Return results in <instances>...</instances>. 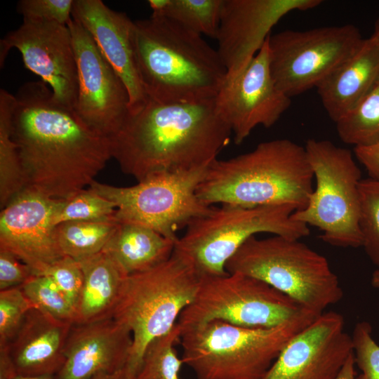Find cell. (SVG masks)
<instances>
[{"instance_id":"cell-1","label":"cell","mask_w":379,"mask_h":379,"mask_svg":"<svg viewBox=\"0 0 379 379\" xmlns=\"http://www.w3.org/2000/svg\"><path fill=\"white\" fill-rule=\"evenodd\" d=\"M15 96L12 134L26 187L58 200L88 188L112 158L109 138L56 102L42 81L25 84Z\"/></svg>"},{"instance_id":"cell-23","label":"cell","mask_w":379,"mask_h":379,"mask_svg":"<svg viewBox=\"0 0 379 379\" xmlns=\"http://www.w3.org/2000/svg\"><path fill=\"white\" fill-rule=\"evenodd\" d=\"M77 261L83 270L84 283L74 324L111 318L127 275L103 251Z\"/></svg>"},{"instance_id":"cell-5","label":"cell","mask_w":379,"mask_h":379,"mask_svg":"<svg viewBox=\"0 0 379 379\" xmlns=\"http://www.w3.org/2000/svg\"><path fill=\"white\" fill-rule=\"evenodd\" d=\"M312 312L272 328L213 320L181 331L182 360L197 379H262L280 352L318 316Z\"/></svg>"},{"instance_id":"cell-20","label":"cell","mask_w":379,"mask_h":379,"mask_svg":"<svg viewBox=\"0 0 379 379\" xmlns=\"http://www.w3.org/2000/svg\"><path fill=\"white\" fill-rule=\"evenodd\" d=\"M131 331L113 318L73 324L65 347V362L55 379H92L128 362Z\"/></svg>"},{"instance_id":"cell-37","label":"cell","mask_w":379,"mask_h":379,"mask_svg":"<svg viewBox=\"0 0 379 379\" xmlns=\"http://www.w3.org/2000/svg\"><path fill=\"white\" fill-rule=\"evenodd\" d=\"M34 275L27 265L12 253L0 248V291L20 286Z\"/></svg>"},{"instance_id":"cell-42","label":"cell","mask_w":379,"mask_h":379,"mask_svg":"<svg viewBox=\"0 0 379 379\" xmlns=\"http://www.w3.org/2000/svg\"><path fill=\"white\" fill-rule=\"evenodd\" d=\"M371 36L379 44V17L375 20L373 32Z\"/></svg>"},{"instance_id":"cell-22","label":"cell","mask_w":379,"mask_h":379,"mask_svg":"<svg viewBox=\"0 0 379 379\" xmlns=\"http://www.w3.org/2000/svg\"><path fill=\"white\" fill-rule=\"evenodd\" d=\"M379 78V44L370 36L316 87L333 122L352 109Z\"/></svg>"},{"instance_id":"cell-41","label":"cell","mask_w":379,"mask_h":379,"mask_svg":"<svg viewBox=\"0 0 379 379\" xmlns=\"http://www.w3.org/2000/svg\"><path fill=\"white\" fill-rule=\"evenodd\" d=\"M12 379H55L54 375H16Z\"/></svg>"},{"instance_id":"cell-2","label":"cell","mask_w":379,"mask_h":379,"mask_svg":"<svg viewBox=\"0 0 379 379\" xmlns=\"http://www.w3.org/2000/svg\"><path fill=\"white\" fill-rule=\"evenodd\" d=\"M215 99L167 104L149 99L109 138L112 158L138 182L209 166L232 135Z\"/></svg>"},{"instance_id":"cell-9","label":"cell","mask_w":379,"mask_h":379,"mask_svg":"<svg viewBox=\"0 0 379 379\" xmlns=\"http://www.w3.org/2000/svg\"><path fill=\"white\" fill-rule=\"evenodd\" d=\"M316 187L302 209L291 217L317 227L321 240L343 248L362 246L359 227L361 172L352 152L327 140L308 139L305 146Z\"/></svg>"},{"instance_id":"cell-30","label":"cell","mask_w":379,"mask_h":379,"mask_svg":"<svg viewBox=\"0 0 379 379\" xmlns=\"http://www.w3.org/2000/svg\"><path fill=\"white\" fill-rule=\"evenodd\" d=\"M115 204L89 188L60 200L53 216L56 226L70 221L105 220L115 218Z\"/></svg>"},{"instance_id":"cell-4","label":"cell","mask_w":379,"mask_h":379,"mask_svg":"<svg viewBox=\"0 0 379 379\" xmlns=\"http://www.w3.org/2000/svg\"><path fill=\"white\" fill-rule=\"evenodd\" d=\"M314 175L305 147L286 138L259 143L252 151L214 160L197 189L208 206L243 207L307 204Z\"/></svg>"},{"instance_id":"cell-12","label":"cell","mask_w":379,"mask_h":379,"mask_svg":"<svg viewBox=\"0 0 379 379\" xmlns=\"http://www.w3.org/2000/svg\"><path fill=\"white\" fill-rule=\"evenodd\" d=\"M364 39L352 24L286 29L268 37L270 65L277 87L292 98L316 88L351 57Z\"/></svg>"},{"instance_id":"cell-21","label":"cell","mask_w":379,"mask_h":379,"mask_svg":"<svg viewBox=\"0 0 379 379\" xmlns=\"http://www.w3.org/2000/svg\"><path fill=\"white\" fill-rule=\"evenodd\" d=\"M72 324L31 309L5 347L16 374L55 375L65 362V347Z\"/></svg>"},{"instance_id":"cell-14","label":"cell","mask_w":379,"mask_h":379,"mask_svg":"<svg viewBox=\"0 0 379 379\" xmlns=\"http://www.w3.org/2000/svg\"><path fill=\"white\" fill-rule=\"evenodd\" d=\"M15 48L25 67L39 76L51 90L54 100L74 110L78 73L71 32L53 21L23 19L0 43V65Z\"/></svg>"},{"instance_id":"cell-17","label":"cell","mask_w":379,"mask_h":379,"mask_svg":"<svg viewBox=\"0 0 379 379\" xmlns=\"http://www.w3.org/2000/svg\"><path fill=\"white\" fill-rule=\"evenodd\" d=\"M352 353L343 315L324 312L290 339L262 379H335Z\"/></svg>"},{"instance_id":"cell-26","label":"cell","mask_w":379,"mask_h":379,"mask_svg":"<svg viewBox=\"0 0 379 379\" xmlns=\"http://www.w3.org/2000/svg\"><path fill=\"white\" fill-rule=\"evenodd\" d=\"M118 225L116 218L65 222L55 226V235L62 255L80 260L102 251Z\"/></svg>"},{"instance_id":"cell-32","label":"cell","mask_w":379,"mask_h":379,"mask_svg":"<svg viewBox=\"0 0 379 379\" xmlns=\"http://www.w3.org/2000/svg\"><path fill=\"white\" fill-rule=\"evenodd\" d=\"M20 288L35 308L57 319L74 323V308L48 276L34 275Z\"/></svg>"},{"instance_id":"cell-25","label":"cell","mask_w":379,"mask_h":379,"mask_svg":"<svg viewBox=\"0 0 379 379\" xmlns=\"http://www.w3.org/2000/svg\"><path fill=\"white\" fill-rule=\"evenodd\" d=\"M15 96L0 90V206L3 208L23 190L25 181L18 151L13 138V117Z\"/></svg>"},{"instance_id":"cell-18","label":"cell","mask_w":379,"mask_h":379,"mask_svg":"<svg viewBox=\"0 0 379 379\" xmlns=\"http://www.w3.org/2000/svg\"><path fill=\"white\" fill-rule=\"evenodd\" d=\"M60 200L25 187L1 208L0 248L44 274L65 256L58 246L53 216Z\"/></svg>"},{"instance_id":"cell-35","label":"cell","mask_w":379,"mask_h":379,"mask_svg":"<svg viewBox=\"0 0 379 379\" xmlns=\"http://www.w3.org/2000/svg\"><path fill=\"white\" fill-rule=\"evenodd\" d=\"M48 276L76 310L84 283V273L79 261L63 256L44 274Z\"/></svg>"},{"instance_id":"cell-34","label":"cell","mask_w":379,"mask_h":379,"mask_svg":"<svg viewBox=\"0 0 379 379\" xmlns=\"http://www.w3.org/2000/svg\"><path fill=\"white\" fill-rule=\"evenodd\" d=\"M351 336L355 365L361 371L355 379H379V345L373 338L371 325L357 323Z\"/></svg>"},{"instance_id":"cell-39","label":"cell","mask_w":379,"mask_h":379,"mask_svg":"<svg viewBox=\"0 0 379 379\" xmlns=\"http://www.w3.org/2000/svg\"><path fill=\"white\" fill-rule=\"evenodd\" d=\"M135 374L127 366L110 373L99 374L92 379H135Z\"/></svg>"},{"instance_id":"cell-40","label":"cell","mask_w":379,"mask_h":379,"mask_svg":"<svg viewBox=\"0 0 379 379\" xmlns=\"http://www.w3.org/2000/svg\"><path fill=\"white\" fill-rule=\"evenodd\" d=\"M355 361L354 353L350 355L335 379H355Z\"/></svg>"},{"instance_id":"cell-28","label":"cell","mask_w":379,"mask_h":379,"mask_svg":"<svg viewBox=\"0 0 379 379\" xmlns=\"http://www.w3.org/2000/svg\"><path fill=\"white\" fill-rule=\"evenodd\" d=\"M335 124L340 139L346 144L357 147L379 142V78L360 102Z\"/></svg>"},{"instance_id":"cell-19","label":"cell","mask_w":379,"mask_h":379,"mask_svg":"<svg viewBox=\"0 0 379 379\" xmlns=\"http://www.w3.org/2000/svg\"><path fill=\"white\" fill-rule=\"evenodd\" d=\"M72 18L89 32L101 53L124 84L129 95V114L147 102L137 65L133 20L107 6L101 0H74Z\"/></svg>"},{"instance_id":"cell-15","label":"cell","mask_w":379,"mask_h":379,"mask_svg":"<svg viewBox=\"0 0 379 379\" xmlns=\"http://www.w3.org/2000/svg\"><path fill=\"white\" fill-rule=\"evenodd\" d=\"M321 0H223L215 39L227 70L225 82L239 77L270 35L272 28L293 11H307Z\"/></svg>"},{"instance_id":"cell-3","label":"cell","mask_w":379,"mask_h":379,"mask_svg":"<svg viewBox=\"0 0 379 379\" xmlns=\"http://www.w3.org/2000/svg\"><path fill=\"white\" fill-rule=\"evenodd\" d=\"M133 42L148 99L159 103L215 98L227 70L201 35L161 15L133 20Z\"/></svg>"},{"instance_id":"cell-29","label":"cell","mask_w":379,"mask_h":379,"mask_svg":"<svg viewBox=\"0 0 379 379\" xmlns=\"http://www.w3.org/2000/svg\"><path fill=\"white\" fill-rule=\"evenodd\" d=\"M181 331L176 324L168 333L152 340L147 347L135 379H182L184 364L175 348Z\"/></svg>"},{"instance_id":"cell-24","label":"cell","mask_w":379,"mask_h":379,"mask_svg":"<svg viewBox=\"0 0 379 379\" xmlns=\"http://www.w3.org/2000/svg\"><path fill=\"white\" fill-rule=\"evenodd\" d=\"M175 243L149 227L119 222L102 251L128 276L149 270L168 260Z\"/></svg>"},{"instance_id":"cell-38","label":"cell","mask_w":379,"mask_h":379,"mask_svg":"<svg viewBox=\"0 0 379 379\" xmlns=\"http://www.w3.org/2000/svg\"><path fill=\"white\" fill-rule=\"evenodd\" d=\"M354 154L365 167L369 177L379 178V142L367 147H354Z\"/></svg>"},{"instance_id":"cell-31","label":"cell","mask_w":379,"mask_h":379,"mask_svg":"<svg viewBox=\"0 0 379 379\" xmlns=\"http://www.w3.org/2000/svg\"><path fill=\"white\" fill-rule=\"evenodd\" d=\"M359 189L362 246L379 269V178L361 179Z\"/></svg>"},{"instance_id":"cell-16","label":"cell","mask_w":379,"mask_h":379,"mask_svg":"<svg viewBox=\"0 0 379 379\" xmlns=\"http://www.w3.org/2000/svg\"><path fill=\"white\" fill-rule=\"evenodd\" d=\"M215 101L237 145L256 126H272L288 109L291 98L277 87L272 76L268 38L242 74L224 84Z\"/></svg>"},{"instance_id":"cell-8","label":"cell","mask_w":379,"mask_h":379,"mask_svg":"<svg viewBox=\"0 0 379 379\" xmlns=\"http://www.w3.org/2000/svg\"><path fill=\"white\" fill-rule=\"evenodd\" d=\"M201 277L174 253L166 262L126 276L112 318L131 332L127 366L136 374L148 345L172 330L194 300Z\"/></svg>"},{"instance_id":"cell-7","label":"cell","mask_w":379,"mask_h":379,"mask_svg":"<svg viewBox=\"0 0 379 379\" xmlns=\"http://www.w3.org/2000/svg\"><path fill=\"white\" fill-rule=\"evenodd\" d=\"M225 270L263 281L318 314L343 296L326 257L300 239L253 236L227 261Z\"/></svg>"},{"instance_id":"cell-43","label":"cell","mask_w":379,"mask_h":379,"mask_svg":"<svg viewBox=\"0 0 379 379\" xmlns=\"http://www.w3.org/2000/svg\"><path fill=\"white\" fill-rule=\"evenodd\" d=\"M371 284L375 288H379V269H376L371 277Z\"/></svg>"},{"instance_id":"cell-13","label":"cell","mask_w":379,"mask_h":379,"mask_svg":"<svg viewBox=\"0 0 379 379\" xmlns=\"http://www.w3.org/2000/svg\"><path fill=\"white\" fill-rule=\"evenodd\" d=\"M67 26L78 73L74 111L90 128L110 138L129 115L128 91L86 28L73 18Z\"/></svg>"},{"instance_id":"cell-11","label":"cell","mask_w":379,"mask_h":379,"mask_svg":"<svg viewBox=\"0 0 379 379\" xmlns=\"http://www.w3.org/2000/svg\"><path fill=\"white\" fill-rule=\"evenodd\" d=\"M308 312L312 311L263 281L228 272L201 277L194 300L177 324L180 330L213 320L246 328H272Z\"/></svg>"},{"instance_id":"cell-27","label":"cell","mask_w":379,"mask_h":379,"mask_svg":"<svg viewBox=\"0 0 379 379\" xmlns=\"http://www.w3.org/2000/svg\"><path fill=\"white\" fill-rule=\"evenodd\" d=\"M223 0H149L152 15H161L215 39Z\"/></svg>"},{"instance_id":"cell-6","label":"cell","mask_w":379,"mask_h":379,"mask_svg":"<svg viewBox=\"0 0 379 379\" xmlns=\"http://www.w3.org/2000/svg\"><path fill=\"white\" fill-rule=\"evenodd\" d=\"M289 204L243 207L212 206L210 211L192 220L175 243L173 253L200 277L225 275L227 261L251 237L261 232L300 239L310 234L307 225L291 215Z\"/></svg>"},{"instance_id":"cell-10","label":"cell","mask_w":379,"mask_h":379,"mask_svg":"<svg viewBox=\"0 0 379 379\" xmlns=\"http://www.w3.org/2000/svg\"><path fill=\"white\" fill-rule=\"evenodd\" d=\"M208 167L157 173L131 187L94 180L88 188L115 204L119 222L149 227L176 242L179 230L212 207L197 194Z\"/></svg>"},{"instance_id":"cell-33","label":"cell","mask_w":379,"mask_h":379,"mask_svg":"<svg viewBox=\"0 0 379 379\" xmlns=\"http://www.w3.org/2000/svg\"><path fill=\"white\" fill-rule=\"evenodd\" d=\"M34 307L20 286L0 291V347L9 345Z\"/></svg>"},{"instance_id":"cell-36","label":"cell","mask_w":379,"mask_h":379,"mask_svg":"<svg viewBox=\"0 0 379 379\" xmlns=\"http://www.w3.org/2000/svg\"><path fill=\"white\" fill-rule=\"evenodd\" d=\"M74 0H21L17 10L23 19L53 21L67 25L72 18Z\"/></svg>"}]
</instances>
